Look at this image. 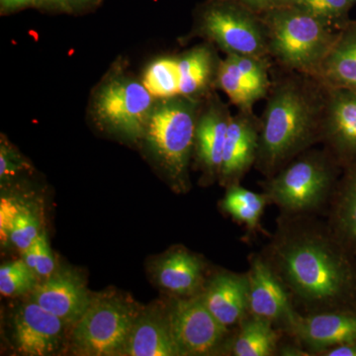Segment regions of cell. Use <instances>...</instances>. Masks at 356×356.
<instances>
[{
  "label": "cell",
  "instance_id": "74e56055",
  "mask_svg": "<svg viewBox=\"0 0 356 356\" xmlns=\"http://www.w3.org/2000/svg\"><path fill=\"white\" fill-rule=\"evenodd\" d=\"M65 1L67 11H70L90 6V4L95 2L96 0H65Z\"/></svg>",
  "mask_w": 356,
  "mask_h": 356
},
{
  "label": "cell",
  "instance_id": "e0dca14e",
  "mask_svg": "<svg viewBox=\"0 0 356 356\" xmlns=\"http://www.w3.org/2000/svg\"><path fill=\"white\" fill-rule=\"evenodd\" d=\"M199 294L218 322L228 329L238 327L248 315L247 273L220 271L206 281Z\"/></svg>",
  "mask_w": 356,
  "mask_h": 356
},
{
  "label": "cell",
  "instance_id": "836d02e7",
  "mask_svg": "<svg viewBox=\"0 0 356 356\" xmlns=\"http://www.w3.org/2000/svg\"><path fill=\"white\" fill-rule=\"evenodd\" d=\"M318 356H356V341H350L327 348Z\"/></svg>",
  "mask_w": 356,
  "mask_h": 356
},
{
  "label": "cell",
  "instance_id": "e575fe53",
  "mask_svg": "<svg viewBox=\"0 0 356 356\" xmlns=\"http://www.w3.org/2000/svg\"><path fill=\"white\" fill-rule=\"evenodd\" d=\"M282 356H310L309 351L305 350L303 346H300L295 341V343L282 344L280 343V348L277 350V355Z\"/></svg>",
  "mask_w": 356,
  "mask_h": 356
},
{
  "label": "cell",
  "instance_id": "5b68a950",
  "mask_svg": "<svg viewBox=\"0 0 356 356\" xmlns=\"http://www.w3.org/2000/svg\"><path fill=\"white\" fill-rule=\"evenodd\" d=\"M202 102L182 95L159 100L145 132L147 146L179 191L189 187V165Z\"/></svg>",
  "mask_w": 356,
  "mask_h": 356
},
{
  "label": "cell",
  "instance_id": "5bb4252c",
  "mask_svg": "<svg viewBox=\"0 0 356 356\" xmlns=\"http://www.w3.org/2000/svg\"><path fill=\"white\" fill-rule=\"evenodd\" d=\"M232 116L228 105L216 93L204 98L196 124L194 153L208 179H220L222 153Z\"/></svg>",
  "mask_w": 356,
  "mask_h": 356
},
{
  "label": "cell",
  "instance_id": "ffe728a7",
  "mask_svg": "<svg viewBox=\"0 0 356 356\" xmlns=\"http://www.w3.org/2000/svg\"><path fill=\"white\" fill-rule=\"evenodd\" d=\"M221 60L218 58L214 44L209 42L182 54L177 58L179 95L204 99L214 92Z\"/></svg>",
  "mask_w": 356,
  "mask_h": 356
},
{
  "label": "cell",
  "instance_id": "8d00e7d4",
  "mask_svg": "<svg viewBox=\"0 0 356 356\" xmlns=\"http://www.w3.org/2000/svg\"><path fill=\"white\" fill-rule=\"evenodd\" d=\"M37 7L67 10L65 0H37Z\"/></svg>",
  "mask_w": 356,
  "mask_h": 356
},
{
  "label": "cell",
  "instance_id": "f546056e",
  "mask_svg": "<svg viewBox=\"0 0 356 356\" xmlns=\"http://www.w3.org/2000/svg\"><path fill=\"white\" fill-rule=\"evenodd\" d=\"M36 247V266L35 273L38 277L47 278L56 271V261L49 245L46 234L41 232L38 238L35 241Z\"/></svg>",
  "mask_w": 356,
  "mask_h": 356
},
{
  "label": "cell",
  "instance_id": "277c9868",
  "mask_svg": "<svg viewBox=\"0 0 356 356\" xmlns=\"http://www.w3.org/2000/svg\"><path fill=\"white\" fill-rule=\"evenodd\" d=\"M266 28L268 55L283 70L313 76L339 31L295 6L261 14Z\"/></svg>",
  "mask_w": 356,
  "mask_h": 356
},
{
  "label": "cell",
  "instance_id": "ac0fdd59",
  "mask_svg": "<svg viewBox=\"0 0 356 356\" xmlns=\"http://www.w3.org/2000/svg\"><path fill=\"white\" fill-rule=\"evenodd\" d=\"M205 264L186 248H177L163 255L156 266L159 286L178 297H191L202 291Z\"/></svg>",
  "mask_w": 356,
  "mask_h": 356
},
{
  "label": "cell",
  "instance_id": "d590c367",
  "mask_svg": "<svg viewBox=\"0 0 356 356\" xmlns=\"http://www.w3.org/2000/svg\"><path fill=\"white\" fill-rule=\"evenodd\" d=\"M0 6L4 13L19 10L26 7L37 6V0H0Z\"/></svg>",
  "mask_w": 356,
  "mask_h": 356
},
{
  "label": "cell",
  "instance_id": "ba28073f",
  "mask_svg": "<svg viewBox=\"0 0 356 356\" xmlns=\"http://www.w3.org/2000/svg\"><path fill=\"white\" fill-rule=\"evenodd\" d=\"M154 107V97L144 83L123 74L104 81L93 100L97 121L130 140L144 137Z\"/></svg>",
  "mask_w": 356,
  "mask_h": 356
},
{
  "label": "cell",
  "instance_id": "7402d4cb",
  "mask_svg": "<svg viewBox=\"0 0 356 356\" xmlns=\"http://www.w3.org/2000/svg\"><path fill=\"white\" fill-rule=\"evenodd\" d=\"M280 332L273 323L248 313L236 327L229 355H276L280 344Z\"/></svg>",
  "mask_w": 356,
  "mask_h": 356
},
{
  "label": "cell",
  "instance_id": "9c48e42d",
  "mask_svg": "<svg viewBox=\"0 0 356 356\" xmlns=\"http://www.w3.org/2000/svg\"><path fill=\"white\" fill-rule=\"evenodd\" d=\"M168 317L180 356L229 355L234 334L218 322L200 294L178 297Z\"/></svg>",
  "mask_w": 356,
  "mask_h": 356
},
{
  "label": "cell",
  "instance_id": "3957f363",
  "mask_svg": "<svg viewBox=\"0 0 356 356\" xmlns=\"http://www.w3.org/2000/svg\"><path fill=\"white\" fill-rule=\"evenodd\" d=\"M341 170L324 147H311L266 178L261 186L282 216H312L334 196Z\"/></svg>",
  "mask_w": 356,
  "mask_h": 356
},
{
  "label": "cell",
  "instance_id": "d4e9b609",
  "mask_svg": "<svg viewBox=\"0 0 356 356\" xmlns=\"http://www.w3.org/2000/svg\"><path fill=\"white\" fill-rule=\"evenodd\" d=\"M217 88L222 89L229 102L238 110H254L255 103L262 99L254 86L241 74L231 55H227L221 60L218 72Z\"/></svg>",
  "mask_w": 356,
  "mask_h": 356
},
{
  "label": "cell",
  "instance_id": "f35d334b",
  "mask_svg": "<svg viewBox=\"0 0 356 356\" xmlns=\"http://www.w3.org/2000/svg\"><path fill=\"white\" fill-rule=\"evenodd\" d=\"M351 2H353V4L356 3V0H351Z\"/></svg>",
  "mask_w": 356,
  "mask_h": 356
},
{
  "label": "cell",
  "instance_id": "d6a6232c",
  "mask_svg": "<svg viewBox=\"0 0 356 356\" xmlns=\"http://www.w3.org/2000/svg\"><path fill=\"white\" fill-rule=\"evenodd\" d=\"M21 168L19 159L9 151L6 145H1L0 149V178L3 180L4 178L11 177L17 172Z\"/></svg>",
  "mask_w": 356,
  "mask_h": 356
},
{
  "label": "cell",
  "instance_id": "4fadbf2b",
  "mask_svg": "<svg viewBox=\"0 0 356 356\" xmlns=\"http://www.w3.org/2000/svg\"><path fill=\"white\" fill-rule=\"evenodd\" d=\"M261 118L254 110H238L229 122L220 182L225 187L241 184L248 172L254 168L259 153Z\"/></svg>",
  "mask_w": 356,
  "mask_h": 356
},
{
  "label": "cell",
  "instance_id": "1f68e13d",
  "mask_svg": "<svg viewBox=\"0 0 356 356\" xmlns=\"http://www.w3.org/2000/svg\"><path fill=\"white\" fill-rule=\"evenodd\" d=\"M232 1L241 4L248 10L259 15L282 8V7L293 6L295 3V0H232Z\"/></svg>",
  "mask_w": 356,
  "mask_h": 356
},
{
  "label": "cell",
  "instance_id": "cb8c5ba5",
  "mask_svg": "<svg viewBox=\"0 0 356 356\" xmlns=\"http://www.w3.org/2000/svg\"><path fill=\"white\" fill-rule=\"evenodd\" d=\"M268 204L269 199L264 192L259 193L241 184H234L227 187L220 206L226 215L245 227L250 235L261 229L262 215Z\"/></svg>",
  "mask_w": 356,
  "mask_h": 356
},
{
  "label": "cell",
  "instance_id": "6da1fadb",
  "mask_svg": "<svg viewBox=\"0 0 356 356\" xmlns=\"http://www.w3.org/2000/svg\"><path fill=\"white\" fill-rule=\"evenodd\" d=\"M311 216H281L277 231L264 252L304 313L343 308L353 274L329 227Z\"/></svg>",
  "mask_w": 356,
  "mask_h": 356
},
{
  "label": "cell",
  "instance_id": "f1b7e54d",
  "mask_svg": "<svg viewBox=\"0 0 356 356\" xmlns=\"http://www.w3.org/2000/svg\"><path fill=\"white\" fill-rule=\"evenodd\" d=\"M41 234L38 218L26 208L21 207L14 219L10 242L21 252L35 243Z\"/></svg>",
  "mask_w": 356,
  "mask_h": 356
},
{
  "label": "cell",
  "instance_id": "603a6c76",
  "mask_svg": "<svg viewBox=\"0 0 356 356\" xmlns=\"http://www.w3.org/2000/svg\"><path fill=\"white\" fill-rule=\"evenodd\" d=\"M344 170L337 182L329 228L343 245H356V165Z\"/></svg>",
  "mask_w": 356,
  "mask_h": 356
},
{
  "label": "cell",
  "instance_id": "83f0119b",
  "mask_svg": "<svg viewBox=\"0 0 356 356\" xmlns=\"http://www.w3.org/2000/svg\"><path fill=\"white\" fill-rule=\"evenodd\" d=\"M37 274L23 259L2 264L0 267V292L6 297L24 294L37 286Z\"/></svg>",
  "mask_w": 356,
  "mask_h": 356
},
{
  "label": "cell",
  "instance_id": "8fae6325",
  "mask_svg": "<svg viewBox=\"0 0 356 356\" xmlns=\"http://www.w3.org/2000/svg\"><path fill=\"white\" fill-rule=\"evenodd\" d=\"M325 88L321 144L346 170L356 165V90Z\"/></svg>",
  "mask_w": 356,
  "mask_h": 356
},
{
  "label": "cell",
  "instance_id": "8992f818",
  "mask_svg": "<svg viewBox=\"0 0 356 356\" xmlns=\"http://www.w3.org/2000/svg\"><path fill=\"white\" fill-rule=\"evenodd\" d=\"M193 35L216 44L226 55L269 57L261 16L232 0L205 2L198 9Z\"/></svg>",
  "mask_w": 356,
  "mask_h": 356
},
{
  "label": "cell",
  "instance_id": "2e32d148",
  "mask_svg": "<svg viewBox=\"0 0 356 356\" xmlns=\"http://www.w3.org/2000/svg\"><path fill=\"white\" fill-rule=\"evenodd\" d=\"M90 294L79 274L55 271L32 290L31 301L60 318L65 325H76L91 301Z\"/></svg>",
  "mask_w": 356,
  "mask_h": 356
},
{
  "label": "cell",
  "instance_id": "4316f807",
  "mask_svg": "<svg viewBox=\"0 0 356 356\" xmlns=\"http://www.w3.org/2000/svg\"><path fill=\"white\" fill-rule=\"evenodd\" d=\"M293 6L308 11L324 20L337 31H341L351 20V0H295Z\"/></svg>",
  "mask_w": 356,
  "mask_h": 356
},
{
  "label": "cell",
  "instance_id": "7c38bea8",
  "mask_svg": "<svg viewBox=\"0 0 356 356\" xmlns=\"http://www.w3.org/2000/svg\"><path fill=\"white\" fill-rule=\"evenodd\" d=\"M286 334L311 355H320L327 348L356 341V314L346 309L298 312Z\"/></svg>",
  "mask_w": 356,
  "mask_h": 356
},
{
  "label": "cell",
  "instance_id": "52a82bcc",
  "mask_svg": "<svg viewBox=\"0 0 356 356\" xmlns=\"http://www.w3.org/2000/svg\"><path fill=\"white\" fill-rule=\"evenodd\" d=\"M139 311L117 297L92 299L72 332V346L81 355H120Z\"/></svg>",
  "mask_w": 356,
  "mask_h": 356
},
{
  "label": "cell",
  "instance_id": "d6986e66",
  "mask_svg": "<svg viewBox=\"0 0 356 356\" xmlns=\"http://www.w3.org/2000/svg\"><path fill=\"white\" fill-rule=\"evenodd\" d=\"M120 355L180 356L170 330L168 312L140 313Z\"/></svg>",
  "mask_w": 356,
  "mask_h": 356
},
{
  "label": "cell",
  "instance_id": "44dd1931",
  "mask_svg": "<svg viewBox=\"0 0 356 356\" xmlns=\"http://www.w3.org/2000/svg\"><path fill=\"white\" fill-rule=\"evenodd\" d=\"M313 76L325 88L356 90V20L339 31Z\"/></svg>",
  "mask_w": 356,
  "mask_h": 356
},
{
  "label": "cell",
  "instance_id": "484cf974",
  "mask_svg": "<svg viewBox=\"0 0 356 356\" xmlns=\"http://www.w3.org/2000/svg\"><path fill=\"white\" fill-rule=\"evenodd\" d=\"M143 83L156 99L180 95L177 58H159L149 65L145 72Z\"/></svg>",
  "mask_w": 356,
  "mask_h": 356
},
{
  "label": "cell",
  "instance_id": "7a4b0ae2",
  "mask_svg": "<svg viewBox=\"0 0 356 356\" xmlns=\"http://www.w3.org/2000/svg\"><path fill=\"white\" fill-rule=\"evenodd\" d=\"M271 81L254 165L266 178L321 144L325 108V86L310 74L275 65Z\"/></svg>",
  "mask_w": 356,
  "mask_h": 356
},
{
  "label": "cell",
  "instance_id": "4dcf8cb0",
  "mask_svg": "<svg viewBox=\"0 0 356 356\" xmlns=\"http://www.w3.org/2000/svg\"><path fill=\"white\" fill-rule=\"evenodd\" d=\"M20 206L13 202V200L2 198L0 203V236L2 243L10 242L11 229L14 219L19 210Z\"/></svg>",
  "mask_w": 356,
  "mask_h": 356
},
{
  "label": "cell",
  "instance_id": "30bf717a",
  "mask_svg": "<svg viewBox=\"0 0 356 356\" xmlns=\"http://www.w3.org/2000/svg\"><path fill=\"white\" fill-rule=\"evenodd\" d=\"M247 275L248 313L268 321L281 332H286L298 311L287 288L264 254L250 255Z\"/></svg>",
  "mask_w": 356,
  "mask_h": 356
},
{
  "label": "cell",
  "instance_id": "9a60e30c",
  "mask_svg": "<svg viewBox=\"0 0 356 356\" xmlns=\"http://www.w3.org/2000/svg\"><path fill=\"white\" fill-rule=\"evenodd\" d=\"M65 323L31 301L14 314L13 339L18 353L28 356L51 355L57 351Z\"/></svg>",
  "mask_w": 356,
  "mask_h": 356
}]
</instances>
